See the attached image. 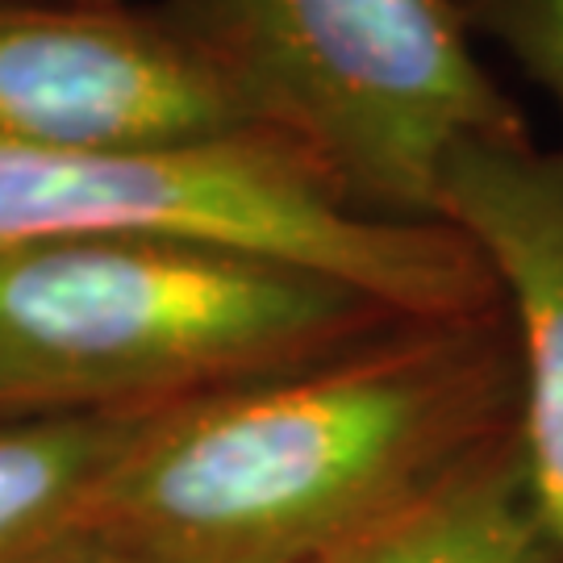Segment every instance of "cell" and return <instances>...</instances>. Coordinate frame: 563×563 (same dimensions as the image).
Segmentation results:
<instances>
[{"label":"cell","instance_id":"6da1fadb","mask_svg":"<svg viewBox=\"0 0 563 563\" xmlns=\"http://www.w3.org/2000/svg\"><path fill=\"white\" fill-rule=\"evenodd\" d=\"M505 301L401 322L297 372L159 409L80 526L163 563H318L518 430Z\"/></svg>","mask_w":563,"mask_h":563},{"label":"cell","instance_id":"7a4b0ae2","mask_svg":"<svg viewBox=\"0 0 563 563\" xmlns=\"http://www.w3.org/2000/svg\"><path fill=\"white\" fill-rule=\"evenodd\" d=\"M405 318L305 263L176 239L0 251V426L139 413L297 372Z\"/></svg>","mask_w":563,"mask_h":563},{"label":"cell","instance_id":"3957f363","mask_svg":"<svg viewBox=\"0 0 563 563\" xmlns=\"http://www.w3.org/2000/svg\"><path fill=\"white\" fill-rule=\"evenodd\" d=\"M225 71L255 130L288 139L351 213L439 218L446 155L526 130L455 0H159Z\"/></svg>","mask_w":563,"mask_h":563},{"label":"cell","instance_id":"277c9868","mask_svg":"<svg viewBox=\"0 0 563 563\" xmlns=\"http://www.w3.org/2000/svg\"><path fill=\"white\" fill-rule=\"evenodd\" d=\"M76 239L255 251L330 272L418 322L501 305L484 255L455 225L351 213L322 172L272 130L163 146L0 142V251Z\"/></svg>","mask_w":563,"mask_h":563},{"label":"cell","instance_id":"5b68a950","mask_svg":"<svg viewBox=\"0 0 563 563\" xmlns=\"http://www.w3.org/2000/svg\"><path fill=\"white\" fill-rule=\"evenodd\" d=\"M246 130L234 84L163 4L0 0V142L163 146Z\"/></svg>","mask_w":563,"mask_h":563},{"label":"cell","instance_id":"8992f818","mask_svg":"<svg viewBox=\"0 0 563 563\" xmlns=\"http://www.w3.org/2000/svg\"><path fill=\"white\" fill-rule=\"evenodd\" d=\"M439 218L484 255L522 355L518 439L563 563V146L526 130L463 139L443 167Z\"/></svg>","mask_w":563,"mask_h":563},{"label":"cell","instance_id":"52a82bcc","mask_svg":"<svg viewBox=\"0 0 563 563\" xmlns=\"http://www.w3.org/2000/svg\"><path fill=\"white\" fill-rule=\"evenodd\" d=\"M318 563H555L518 430Z\"/></svg>","mask_w":563,"mask_h":563},{"label":"cell","instance_id":"ba28073f","mask_svg":"<svg viewBox=\"0 0 563 563\" xmlns=\"http://www.w3.org/2000/svg\"><path fill=\"white\" fill-rule=\"evenodd\" d=\"M159 409L0 426V563L76 530Z\"/></svg>","mask_w":563,"mask_h":563},{"label":"cell","instance_id":"9c48e42d","mask_svg":"<svg viewBox=\"0 0 563 563\" xmlns=\"http://www.w3.org/2000/svg\"><path fill=\"white\" fill-rule=\"evenodd\" d=\"M472 38L501 46L563 109V0H455Z\"/></svg>","mask_w":563,"mask_h":563},{"label":"cell","instance_id":"30bf717a","mask_svg":"<svg viewBox=\"0 0 563 563\" xmlns=\"http://www.w3.org/2000/svg\"><path fill=\"white\" fill-rule=\"evenodd\" d=\"M18 563H163V560L151 555V551L121 543V539H109V534L92 530V526H76V530L51 539L46 547L30 551Z\"/></svg>","mask_w":563,"mask_h":563},{"label":"cell","instance_id":"8fae6325","mask_svg":"<svg viewBox=\"0 0 563 563\" xmlns=\"http://www.w3.org/2000/svg\"><path fill=\"white\" fill-rule=\"evenodd\" d=\"M9 4H139V0H9Z\"/></svg>","mask_w":563,"mask_h":563}]
</instances>
